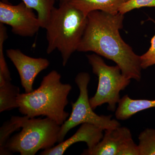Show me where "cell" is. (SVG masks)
I'll use <instances>...</instances> for the list:
<instances>
[{
  "mask_svg": "<svg viewBox=\"0 0 155 155\" xmlns=\"http://www.w3.org/2000/svg\"><path fill=\"white\" fill-rule=\"evenodd\" d=\"M86 28L77 51L92 52L115 62L125 77L140 81L142 68L140 56L121 37L124 15L102 11L87 15Z\"/></svg>",
  "mask_w": 155,
  "mask_h": 155,
  "instance_id": "cell-1",
  "label": "cell"
},
{
  "mask_svg": "<svg viewBox=\"0 0 155 155\" xmlns=\"http://www.w3.org/2000/svg\"><path fill=\"white\" fill-rule=\"evenodd\" d=\"M61 78V74L52 70L43 77L37 89L19 94L17 102L20 113L30 118L46 116L63 125L69 116L65 108L72 87L62 83Z\"/></svg>",
  "mask_w": 155,
  "mask_h": 155,
  "instance_id": "cell-2",
  "label": "cell"
},
{
  "mask_svg": "<svg viewBox=\"0 0 155 155\" xmlns=\"http://www.w3.org/2000/svg\"><path fill=\"white\" fill-rule=\"evenodd\" d=\"M59 1V6L53 8L44 29L48 41L47 53L58 50L65 67L77 51L86 28L87 16L66 0Z\"/></svg>",
  "mask_w": 155,
  "mask_h": 155,
  "instance_id": "cell-3",
  "label": "cell"
},
{
  "mask_svg": "<svg viewBox=\"0 0 155 155\" xmlns=\"http://www.w3.org/2000/svg\"><path fill=\"white\" fill-rule=\"evenodd\" d=\"M61 125L49 118H28L22 130L9 139L6 145L8 155L19 153L21 155H34L39 150H46L58 143Z\"/></svg>",
  "mask_w": 155,
  "mask_h": 155,
  "instance_id": "cell-4",
  "label": "cell"
},
{
  "mask_svg": "<svg viewBox=\"0 0 155 155\" xmlns=\"http://www.w3.org/2000/svg\"><path fill=\"white\" fill-rule=\"evenodd\" d=\"M87 58L93 73L98 78V84L95 94L89 99L93 110L107 104V110L116 111L120 100V92L129 84L130 79L122 74L118 65L110 66L105 63L101 56L94 54Z\"/></svg>",
  "mask_w": 155,
  "mask_h": 155,
  "instance_id": "cell-5",
  "label": "cell"
},
{
  "mask_svg": "<svg viewBox=\"0 0 155 155\" xmlns=\"http://www.w3.org/2000/svg\"><path fill=\"white\" fill-rule=\"evenodd\" d=\"M90 79V76L87 72H80L76 75L75 82L79 88L80 93L75 102L72 103L71 115L61 125L58 143L64 141L69 130L80 124L88 123L104 130L113 129L121 126L117 120L112 119V115L99 116L94 112L90 103L87 90Z\"/></svg>",
  "mask_w": 155,
  "mask_h": 155,
  "instance_id": "cell-6",
  "label": "cell"
},
{
  "mask_svg": "<svg viewBox=\"0 0 155 155\" xmlns=\"http://www.w3.org/2000/svg\"><path fill=\"white\" fill-rule=\"evenodd\" d=\"M0 23L11 26L14 34L25 37L34 36L41 28L40 21L33 9L23 2L14 5L1 1Z\"/></svg>",
  "mask_w": 155,
  "mask_h": 155,
  "instance_id": "cell-7",
  "label": "cell"
},
{
  "mask_svg": "<svg viewBox=\"0 0 155 155\" xmlns=\"http://www.w3.org/2000/svg\"><path fill=\"white\" fill-rule=\"evenodd\" d=\"M137 145L132 139L130 129L119 127L105 130L102 139L91 150H84V155H132Z\"/></svg>",
  "mask_w": 155,
  "mask_h": 155,
  "instance_id": "cell-8",
  "label": "cell"
},
{
  "mask_svg": "<svg viewBox=\"0 0 155 155\" xmlns=\"http://www.w3.org/2000/svg\"><path fill=\"white\" fill-rule=\"evenodd\" d=\"M6 54L19 73L25 93L33 91L35 78L40 72L48 67L49 61L45 58H31L19 49H10L7 50Z\"/></svg>",
  "mask_w": 155,
  "mask_h": 155,
  "instance_id": "cell-9",
  "label": "cell"
},
{
  "mask_svg": "<svg viewBox=\"0 0 155 155\" xmlns=\"http://www.w3.org/2000/svg\"><path fill=\"white\" fill-rule=\"evenodd\" d=\"M103 129L92 124L84 123L78 128L75 134L66 140L59 143L56 146L45 150L41 155H62L72 145L79 142H84L87 150L94 147L104 136Z\"/></svg>",
  "mask_w": 155,
  "mask_h": 155,
  "instance_id": "cell-10",
  "label": "cell"
},
{
  "mask_svg": "<svg viewBox=\"0 0 155 155\" xmlns=\"http://www.w3.org/2000/svg\"><path fill=\"white\" fill-rule=\"evenodd\" d=\"M86 16L92 11H100L117 14L122 4L128 0H66Z\"/></svg>",
  "mask_w": 155,
  "mask_h": 155,
  "instance_id": "cell-11",
  "label": "cell"
},
{
  "mask_svg": "<svg viewBox=\"0 0 155 155\" xmlns=\"http://www.w3.org/2000/svg\"><path fill=\"white\" fill-rule=\"evenodd\" d=\"M153 107H155V100L132 99L125 95L118 103L115 116L118 120H127L138 112Z\"/></svg>",
  "mask_w": 155,
  "mask_h": 155,
  "instance_id": "cell-12",
  "label": "cell"
},
{
  "mask_svg": "<svg viewBox=\"0 0 155 155\" xmlns=\"http://www.w3.org/2000/svg\"><path fill=\"white\" fill-rule=\"evenodd\" d=\"M20 94L19 87L12 84L11 81H5L0 85V112L18 108L17 98Z\"/></svg>",
  "mask_w": 155,
  "mask_h": 155,
  "instance_id": "cell-13",
  "label": "cell"
},
{
  "mask_svg": "<svg viewBox=\"0 0 155 155\" xmlns=\"http://www.w3.org/2000/svg\"><path fill=\"white\" fill-rule=\"evenodd\" d=\"M29 117L24 116L20 117L12 116L11 119L6 121L0 128V155H8L6 146L11 134L15 131L20 130L23 123Z\"/></svg>",
  "mask_w": 155,
  "mask_h": 155,
  "instance_id": "cell-14",
  "label": "cell"
},
{
  "mask_svg": "<svg viewBox=\"0 0 155 155\" xmlns=\"http://www.w3.org/2000/svg\"><path fill=\"white\" fill-rule=\"evenodd\" d=\"M26 5L37 12L41 28H44L54 8L56 0H22Z\"/></svg>",
  "mask_w": 155,
  "mask_h": 155,
  "instance_id": "cell-15",
  "label": "cell"
},
{
  "mask_svg": "<svg viewBox=\"0 0 155 155\" xmlns=\"http://www.w3.org/2000/svg\"><path fill=\"white\" fill-rule=\"evenodd\" d=\"M140 155H155V129L147 128L139 136Z\"/></svg>",
  "mask_w": 155,
  "mask_h": 155,
  "instance_id": "cell-16",
  "label": "cell"
},
{
  "mask_svg": "<svg viewBox=\"0 0 155 155\" xmlns=\"http://www.w3.org/2000/svg\"><path fill=\"white\" fill-rule=\"evenodd\" d=\"M5 26L0 23V80L11 81V74L4 54V43L8 38Z\"/></svg>",
  "mask_w": 155,
  "mask_h": 155,
  "instance_id": "cell-17",
  "label": "cell"
},
{
  "mask_svg": "<svg viewBox=\"0 0 155 155\" xmlns=\"http://www.w3.org/2000/svg\"><path fill=\"white\" fill-rule=\"evenodd\" d=\"M144 7H155V0H128L120 7L119 13L124 15L134 9Z\"/></svg>",
  "mask_w": 155,
  "mask_h": 155,
  "instance_id": "cell-18",
  "label": "cell"
},
{
  "mask_svg": "<svg viewBox=\"0 0 155 155\" xmlns=\"http://www.w3.org/2000/svg\"><path fill=\"white\" fill-rule=\"evenodd\" d=\"M150 19L155 24V21ZM150 44L149 50L142 55L140 56V65L142 69H147L155 65V35L151 39Z\"/></svg>",
  "mask_w": 155,
  "mask_h": 155,
  "instance_id": "cell-19",
  "label": "cell"
}]
</instances>
